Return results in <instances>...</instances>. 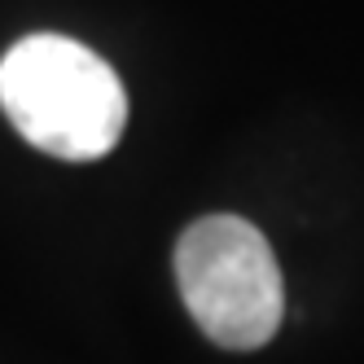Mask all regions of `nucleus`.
Wrapping results in <instances>:
<instances>
[{"label":"nucleus","mask_w":364,"mask_h":364,"mask_svg":"<svg viewBox=\"0 0 364 364\" xmlns=\"http://www.w3.org/2000/svg\"><path fill=\"white\" fill-rule=\"evenodd\" d=\"M0 106L22 141L66 163L106 159L127 123L110 62L66 36H27L0 58Z\"/></svg>","instance_id":"obj_1"},{"label":"nucleus","mask_w":364,"mask_h":364,"mask_svg":"<svg viewBox=\"0 0 364 364\" xmlns=\"http://www.w3.org/2000/svg\"><path fill=\"white\" fill-rule=\"evenodd\" d=\"M176 281L211 343L255 351L281 329L285 285L268 237L242 215H202L176 242Z\"/></svg>","instance_id":"obj_2"}]
</instances>
